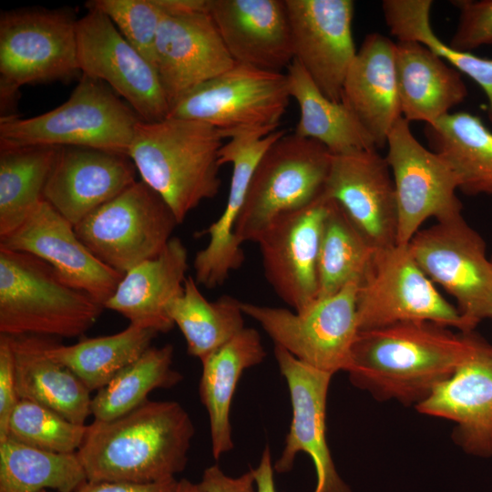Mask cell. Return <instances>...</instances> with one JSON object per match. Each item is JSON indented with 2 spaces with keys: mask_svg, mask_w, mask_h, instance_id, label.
I'll list each match as a JSON object with an SVG mask.
<instances>
[{
  "mask_svg": "<svg viewBox=\"0 0 492 492\" xmlns=\"http://www.w3.org/2000/svg\"><path fill=\"white\" fill-rule=\"evenodd\" d=\"M473 332L454 333L425 321L360 331L346 372L354 386L379 400L416 406L462 363Z\"/></svg>",
  "mask_w": 492,
  "mask_h": 492,
  "instance_id": "1",
  "label": "cell"
},
{
  "mask_svg": "<svg viewBox=\"0 0 492 492\" xmlns=\"http://www.w3.org/2000/svg\"><path fill=\"white\" fill-rule=\"evenodd\" d=\"M194 434L179 403L147 400L118 418L87 425L77 453L88 481L155 483L184 470Z\"/></svg>",
  "mask_w": 492,
  "mask_h": 492,
  "instance_id": "2",
  "label": "cell"
},
{
  "mask_svg": "<svg viewBox=\"0 0 492 492\" xmlns=\"http://www.w3.org/2000/svg\"><path fill=\"white\" fill-rule=\"evenodd\" d=\"M218 128L193 119L167 117L136 127L128 157L141 180L169 205L179 224L220 188Z\"/></svg>",
  "mask_w": 492,
  "mask_h": 492,
  "instance_id": "3",
  "label": "cell"
},
{
  "mask_svg": "<svg viewBox=\"0 0 492 492\" xmlns=\"http://www.w3.org/2000/svg\"><path fill=\"white\" fill-rule=\"evenodd\" d=\"M103 309L43 260L0 248V334L77 337Z\"/></svg>",
  "mask_w": 492,
  "mask_h": 492,
  "instance_id": "4",
  "label": "cell"
},
{
  "mask_svg": "<svg viewBox=\"0 0 492 492\" xmlns=\"http://www.w3.org/2000/svg\"><path fill=\"white\" fill-rule=\"evenodd\" d=\"M140 120L107 84L82 75L57 108L31 118L1 117L0 147H83L128 156Z\"/></svg>",
  "mask_w": 492,
  "mask_h": 492,
  "instance_id": "5",
  "label": "cell"
},
{
  "mask_svg": "<svg viewBox=\"0 0 492 492\" xmlns=\"http://www.w3.org/2000/svg\"><path fill=\"white\" fill-rule=\"evenodd\" d=\"M332 158L323 144L294 133L272 143L255 168L235 227L240 243L257 242L276 219L318 200Z\"/></svg>",
  "mask_w": 492,
  "mask_h": 492,
  "instance_id": "6",
  "label": "cell"
},
{
  "mask_svg": "<svg viewBox=\"0 0 492 492\" xmlns=\"http://www.w3.org/2000/svg\"><path fill=\"white\" fill-rule=\"evenodd\" d=\"M69 9L25 8L0 15L1 106L11 108L19 87L80 74L77 23Z\"/></svg>",
  "mask_w": 492,
  "mask_h": 492,
  "instance_id": "7",
  "label": "cell"
},
{
  "mask_svg": "<svg viewBox=\"0 0 492 492\" xmlns=\"http://www.w3.org/2000/svg\"><path fill=\"white\" fill-rule=\"evenodd\" d=\"M358 287V282L349 283L299 312L244 302H241V308L261 326L274 345L313 368L333 374L347 371L360 332Z\"/></svg>",
  "mask_w": 492,
  "mask_h": 492,
  "instance_id": "8",
  "label": "cell"
},
{
  "mask_svg": "<svg viewBox=\"0 0 492 492\" xmlns=\"http://www.w3.org/2000/svg\"><path fill=\"white\" fill-rule=\"evenodd\" d=\"M178 224L165 200L137 180L77 224L75 231L99 261L125 274L158 256Z\"/></svg>",
  "mask_w": 492,
  "mask_h": 492,
  "instance_id": "9",
  "label": "cell"
},
{
  "mask_svg": "<svg viewBox=\"0 0 492 492\" xmlns=\"http://www.w3.org/2000/svg\"><path fill=\"white\" fill-rule=\"evenodd\" d=\"M356 309L359 331L425 321L468 333L456 306L420 269L407 244L376 250L359 283Z\"/></svg>",
  "mask_w": 492,
  "mask_h": 492,
  "instance_id": "10",
  "label": "cell"
},
{
  "mask_svg": "<svg viewBox=\"0 0 492 492\" xmlns=\"http://www.w3.org/2000/svg\"><path fill=\"white\" fill-rule=\"evenodd\" d=\"M407 245L430 281L455 299L468 333L492 318V260L462 214L418 231Z\"/></svg>",
  "mask_w": 492,
  "mask_h": 492,
  "instance_id": "11",
  "label": "cell"
},
{
  "mask_svg": "<svg viewBox=\"0 0 492 492\" xmlns=\"http://www.w3.org/2000/svg\"><path fill=\"white\" fill-rule=\"evenodd\" d=\"M290 99L286 74L236 63L184 95L168 117L207 123L222 136L239 129L275 131Z\"/></svg>",
  "mask_w": 492,
  "mask_h": 492,
  "instance_id": "12",
  "label": "cell"
},
{
  "mask_svg": "<svg viewBox=\"0 0 492 492\" xmlns=\"http://www.w3.org/2000/svg\"><path fill=\"white\" fill-rule=\"evenodd\" d=\"M384 157L394 180L397 203L396 244L406 245L428 219L437 221L462 214L456 192L460 181L451 165L423 146L403 117L390 131Z\"/></svg>",
  "mask_w": 492,
  "mask_h": 492,
  "instance_id": "13",
  "label": "cell"
},
{
  "mask_svg": "<svg viewBox=\"0 0 492 492\" xmlns=\"http://www.w3.org/2000/svg\"><path fill=\"white\" fill-rule=\"evenodd\" d=\"M77 61L82 75L107 84L147 122L166 118L169 104L155 67L101 12L87 9L77 23Z\"/></svg>",
  "mask_w": 492,
  "mask_h": 492,
  "instance_id": "14",
  "label": "cell"
},
{
  "mask_svg": "<svg viewBox=\"0 0 492 492\" xmlns=\"http://www.w3.org/2000/svg\"><path fill=\"white\" fill-rule=\"evenodd\" d=\"M286 133L283 129H239L223 134L219 151L220 166L230 163L232 174L227 202L220 218L200 235H208L207 245L194 258L195 281L213 289L221 285L244 261L235 227L245 202L255 168L268 148Z\"/></svg>",
  "mask_w": 492,
  "mask_h": 492,
  "instance_id": "15",
  "label": "cell"
},
{
  "mask_svg": "<svg viewBox=\"0 0 492 492\" xmlns=\"http://www.w3.org/2000/svg\"><path fill=\"white\" fill-rule=\"evenodd\" d=\"M293 56L328 98L342 101L356 55L352 0H285Z\"/></svg>",
  "mask_w": 492,
  "mask_h": 492,
  "instance_id": "16",
  "label": "cell"
},
{
  "mask_svg": "<svg viewBox=\"0 0 492 492\" xmlns=\"http://www.w3.org/2000/svg\"><path fill=\"white\" fill-rule=\"evenodd\" d=\"M329 200L276 219L259 244L265 277L276 294L293 311L303 310L318 295V260Z\"/></svg>",
  "mask_w": 492,
  "mask_h": 492,
  "instance_id": "17",
  "label": "cell"
},
{
  "mask_svg": "<svg viewBox=\"0 0 492 492\" xmlns=\"http://www.w3.org/2000/svg\"><path fill=\"white\" fill-rule=\"evenodd\" d=\"M274 356L291 398L292 416L285 445L273 468L292 470L296 456L306 453L316 471L313 492H351L339 477L326 440V403L333 374L313 368L274 345Z\"/></svg>",
  "mask_w": 492,
  "mask_h": 492,
  "instance_id": "18",
  "label": "cell"
},
{
  "mask_svg": "<svg viewBox=\"0 0 492 492\" xmlns=\"http://www.w3.org/2000/svg\"><path fill=\"white\" fill-rule=\"evenodd\" d=\"M323 195L343 208L373 247L396 245L394 180L385 158L376 149L333 155Z\"/></svg>",
  "mask_w": 492,
  "mask_h": 492,
  "instance_id": "19",
  "label": "cell"
},
{
  "mask_svg": "<svg viewBox=\"0 0 492 492\" xmlns=\"http://www.w3.org/2000/svg\"><path fill=\"white\" fill-rule=\"evenodd\" d=\"M0 248L43 260L63 282L103 307L123 277L99 261L77 237L75 227L45 200L17 230L0 239Z\"/></svg>",
  "mask_w": 492,
  "mask_h": 492,
  "instance_id": "20",
  "label": "cell"
},
{
  "mask_svg": "<svg viewBox=\"0 0 492 492\" xmlns=\"http://www.w3.org/2000/svg\"><path fill=\"white\" fill-rule=\"evenodd\" d=\"M235 64L209 12L165 14L157 34L154 67L170 108Z\"/></svg>",
  "mask_w": 492,
  "mask_h": 492,
  "instance_id": "21",
  "label": "cell"
},
{
  "mask_svg": "<svg viewBox=\"0 0 492 492\" xmlns=\"http://www.w3.org/2000/svg\"><path fill=\"white\" fill-rule=\"evenodd\" d=\"M415 407L453 421L454 437L465 452L492 456V345L473 332L462 363Z\"/></svg>",
  "mask_w": 492,
  "mask_h": 492,
  "instance_id": "22",
  "label": "cell"
},
{
  "mask_svg": "<svg viewBox=\"0 0 492 492\" xmlns=\"http://www.w3.org/2000/svg\"><path fill=\"white\" fill-rule=\"evenodd\" d=\"M123 154L83 147H57L44 200L74 227L137 181Z\"/></svg>",
  "mask_w": 492,
  "mask_h": 492,
  "instance_id": "23",
  "label": "cell"
},
{
  "mask_svg": "<svg viewBox=\"0 0 492 492\" xmlns=\"http://www.w3.org/2000/svg\"><path fill=\"white\" fill-rule=\"evenodd\" d=\"M208 11L235 63L274 73L292 63L285 0H209Z\"/></svg>",
  "mask_w": 492,
  "mask_h": 492,
  "instance_id": "24",
  "label": "cell"
},
{
  "mask_svg": "<svg viewBox=\"0 0 492 492\" xmlns=\"http://www.w3.org/2000/svg\"><path fill=\"white\" fill-rule=\"evenodd\" d=\"M396 43L374 32L365 36L346 74L342 101L373 138L386 146L390 131L402 118L395 63Z\"/></svg>",
  "mask_w": 492,
  "mask_h": 492,
  "instance_id": "25",
  "label": "cell"
},
{
  "mask_svg": "<svg viewBox=\"0 0 492 492\" xmlns=\"http://www.w3.org/2000/svg\"><path fill=\"white\" fill-rule=\"evenodd\" d=\"M188 267L185 245L172 237L158 256L123 274L104 309L118 313L130 324L167 333L174 326L167 308L182 294Z\"/></svg>",
  "mask_w": 492,
  "mask_h": 492,
  "instance_id": "26",
  "label": "cell"
},
{
  "mask_svg": "<svg viewBox=\"0 0 492 492\" xmlns=\"http://www.w3.org/2000/svg\"><path fill=\"white\" fill-rule=\"evenodd\" d=\"M395 63L401 114L409 123L432 125L467 97L461 73L418 42L397 41Z\"/></svg>",
  "mask_w": 492,
  "mask_h": 492,
  "instance_id": "27",
  "label": "cell"
},
{
  "mask_svg": "<svg viewBox=\"0 0 492 492\" xmlns=\"http://www.w3.org/2000/svg\"><path fill=\"white\" fill-rule=\"evenodd\" d=\"M10 338L20 400L42 405L74 423L86 425L91 415V391L70 369L47 354V337Z\"/></svg>",
  "mask_w": 492,
  "mask_h": 492,
  "instance_id": "28",
  "label": "cell"
},
{
  "mask_svg": "<svg viewBox=\"0 0 492 492\" xmlns=\"http://www.w3.org/2000/svg\"><path fill=\"white\" fill-rule=\"evenodd\" d=\"M266 352L260 333L245 327L228 343L202 359L199 393L205 406L215 459L233 448L231 407L242 373L260 364Z\"/></svg>",
  "mask_w": 492,
  "mask_h": 492,
  "instance_id": "29",
  "label": "cell"
},
{
  "mask_svg": "<svg viewBox=\"0 0 492 492\" xmlns=\"http://www.w3.org/2000/svg\"><path fill=\"white\" fill-rule=\"evenodd\" d=\"M285 74L291 98L300 108L296 136L323 144L333 155L376 149L352 109L343 101L325 97L296 60Z\"/></svg>",
  "mask_w": 492,
  "mask_h": 492,
  "instance_id": "30",
  "label": "cell"
},
{
  "mask_svg": "<svg viewBox=\"0 0 492 492\" xmlns=\"http://www.w3.org/2000/svg\"><path fill=\"white\" fill-rule=\"evenodd\" d=\"M429 149L443 157L458 176L466 195L492 196V130L470 112L450 113L425 125Z\"/></svg>",
  "mask_w": 492,
  "mask_h": 492,
  "instance_id": "31",
  "label": "cell"
},
{
  "mask_svg": "<svg viewBox=\"0 0 492 492\" xmlns=\"http://www.w3.org/2000/svg\"><path fill=\"white\" fill-rule=\"evenodd\" d=\"M154 330L130 324L110 335L86 338L64 345L48 339L47 354L70 369L90 390L104 387L122 369L138 359L158 335Z\"/></svg>",
  "mask_w": 492,
  "mask_h": 492,
  "instance_id": "32",
  "label": "cell"
},
{
  "mask_svg": "<svg viewBox=\"0 0 492 492\" xmlns=\"http://www.w3.org/2000/svg\"><path fill=\"white\" fill-rule=\"evenodd\" d=\"M198 286L195 279L188 276L182 294L169 304L167 312L182 333L188 354L201 361L245 326L240 301L222 295L210 302Z\"/></svg>",
  "mask_w": 492,
  "mask_h": 492,
  "instance_id": "33",
  "label": "cell"
},
{
  "mask_svg": "<svg viewBox=\"0 0 492 492\" xmlns=\"http://www.w3.org/2000/svg\"><path fill=\"white\" fill-rule=\"evenodd\" d=\"M57 147H0V239L17 230L44 200Z\"/></svg>",
  "mask_w": 492,
  "mask_h": 492,
  "instance_id": "34",
  "label": "cell"
},
{
  "mask_svg": "<svg viewBox=\"0 0 492 492\" xmlns=\"http://www.w3.org/2000/svg\"><path fill=\"white\" fill-rule=\"evenodd\" d=\"M87 477L77 453H56L11 438L0 441V492H76Z\"/></svg>",
  "mask_w": 492,
  "mask_h": 492,
  "instance_id": "35",
  "label": "cell"
},
{
  "mask_svg": "<svg viewBox=\"0 0 492 492\" xmlns=\"http://www.w3.org/2000/svg\"><path fill=\"white\" fill-rule=\"evenodd\" d=\"M376 250L343 208L329 200L318 260L317 298L333 295L349 283H360Z\"/></svg>",
  "mask_w": 492,
  "mask_h": 492,
  "instance_id": "36",
  "label": "cell"
},
{
  "mask_svg": "<svg viewBox=\"0 0 492 492\" xmlns=\"http://www.w3.org/2000/svg\"><path fill=\"white\" fill-rule=\"evenodd\" d=\"M171 344L150 346L138 359L122 369L91 400L94 420L108 421L134 410L155 389L170 388L182 375L172 368Z\"/></svg>",
  "mask_w": 492,
  "mask_h": 492,
  "instance_id": "37",
  "label": "cell"
},
{
  "mask_svg": "<svg viewBox=\"0 0 492 492\" xmlns=\"http://www.w3.org/2000/svg\"><path fill=\"white\" fill-rule=\"evenodd\" d=\"M432 5L431 0H384L382 11L391 35L398 41H415L425 46L479 86L486 95L492 124V59L454 49L441 40L432 28Z\"/></svg>",
  "mask_w": 492,
  "mask_h": 492,
  "instance_id": "38",
  "label": "cell"
},
{
  "mask_svg": "<svg viewBox=\"0 0 492 492\" xmlns=\"http://www.w3.org/2000/svg\"><path fill=\"white\" fill-rule=\"evenodd\" d=\"M86 431L87 425L74 423L42 405L20 400L11 415L5 438L46 451L77 453Z\"/></svg>",
  "mask_w": 492,
  "mask_h": 492,
  "instance_id": "39",
  "label": "cell"
},
{
  "mask_svg": "<svg viewBox=\"0 0 492 492\" xmlns=\"http://www.w3.org/2000/svg\"><path fill=\"white\" fill-rule=\"evenodd\" d=\"M87 9L106 15L121 35L154 66L159 24L165 11L159 0H91Z\"/></svg>",
  "mask_w": 492,
  "mask_h": 492,
  "instance_id": "40",
  "label": "cell"
},
{
  "mask_svg": "<svg viewBox=\"0 0 492 492\" xmlns=\"http://www.w3.org/2000/svg\"><path fill=\"white\" fill-rule=\"evenodd\" d=\"M451 3L459 10V16L448 45L464 52L492 45V0H458Z\"/></svg>",
  "mask_w": 492,
  "mask_h": 492,
  "instance_id": "41",
  "label": "cell"
},
{
  "mask_svg": "<svg viewBox=\"0 0 492 492\" xmlns=\"http://www.w3.org/2000/svg\"><path fill=\"white\" fill-rule=\"evenodd\" d=\"M19 401L11 338L0 334V441L6 437L11 415Z\"/></svg>",
  "mask_w": 492,
  "mask_h": 492,
  "instance_id": "42",
  "label": "cell"
},
{
  "mask_svg": "<svg viewBox=\"0 0 492 492\" xmlns=\"http://www.w3.org/2000/svg\"><path fill=\"white\" fill-rule=\"evenodd\" d=\"M200 484L205 492H257L251 470L232 477L227 476L218 465L204 470Z\"/></svg>",
  "mask_w": 492,
  "mask_h": 492,
  "instance_id": "43",
  "label": "cell"
},
{
  "mask_svg": "<svg viewBox=\"0 0 492 492\" xmlns=\"http://www.w3.org/2000/svg\"><path fill=\"white\" fill-rule=\"evenodd\" d=\"M178 480L170 478L155 483L87 481L76 492H175Z\"/></svg>",
  "mask_w": 492,
  "mask_h": 492,
  "instance_id": "44",
  "label": "cell"
},
{
  "mask_svg": "<svg viewBox=\"0 0 492 492\" xmlns=\"http://www.w3.org/2000/svg\"><path fill=\"white\" fill-rule=\"evenodd\" d=\"M250 470L253 475L257 492H277L274 482L275 471L268 445L263 449L258 466Z\"/></svg>",
  "mask_w": 492,
  "mask_h": 492,
  "instance_id": "45",
  "label": "cell"
},
{
  "mask_svg": "<svg viewBox=\"0 0 492 492\" xmlns=\"http://www.w3.org/2000/svg\"><path fill=\"white\" fill-rule=\"evenodd\" d=\"M175 492H205L200 483H192L188 479L178 481Z\"/></svg>",
  "mask_w": 492,
  "mask_h": 492,
  "instance_id": "46",
  "label": "cell"
},
{
  "mask_svg": "<svg viewBox=\"0 0 492 492\" xmlns=\"http://www.w3.org/2000/svg\"><path fill=\"white\" fill-rule=\"evenodd\" d=\"M41 492H47V490H43V491H41Z\"/></svg>",
  "mask_w": 492,
  "mask_h": 492,
  "instance_id": "47",
  "label": "cell"
},
{
  "mask_svg": "<svg viewBox=\"0 0 492 492\" xmlns=\"http://www.w3.org/2000/svg\"><path fill=\"white\" fill-rule=\"evenodd\" d=\"M491 260H492V258H491Z\"/></svg>",
  "mask_w": 492,
  "mask_h": 492,
  "instance_id": "48",
  "label": "cell"
}]
</instances>
